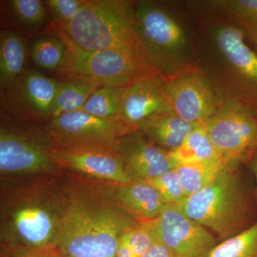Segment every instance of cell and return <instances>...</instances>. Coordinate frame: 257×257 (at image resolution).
Here are the masks:
<instances>
[{"mask_svg":"<svg viewBox=\"0 0 257 257\" xmlns=\"http://www.w3.org/2000/svg\"><path fill=\"white\" fill-rule=\"evenodd\" d=\"M65 208L55 249L63 256L115 257L121 235L140 222L116 204L106 182L62 172Z\"/></svg>","mask_w":257,"mask_h":257,"instance_id":"6da1fadb","label":"cell"},{"mask_svg":"<svg viewBox=\"0 0 257 257\" xmlns=\"http://www.w3.org/2000/svg\"><path fill=\"white\" fill-rule=\"evenodd\" d=\"M66 197L62 172L0 176V241L55 248Z\"/></svg>","mask_w":257,"mask_h":257,"instance_id":"7a4b0ae2","label":"cell"},{"mask_svg":"<svg viewBox=\"0 0 257 257\" xmlns=\"http://www.w3.org/2000/svg\"><path fill=\"white\" fill-rule=\"evenodd\" d=\"M52 26L83 50L119 51L148 61L135 29L131 2L87 0L70 23L54 22Z\"/></svg>","mask_w":257,"mask_h":257,"instance_id":"3957f363","label":"cell"},{"mask_svg":"<svg viewBox=\"0 0 257 257\" xmlns=\"http://www.w3.org/2000/svg\"><path fill=\"white\" fill-rule=\"evenodd\" d=\"M192 220L210 230L218 239H229L253 223L246 191L232 168L178 206Z\"/></svg>","mask_w":257,"mask_h":257,"instance_id":"277c9868","label":"cell"},{"mask_svg":"<svg viewBox=\"0 0 257 257\" xmlns=\"http://www.w3.org/2000/svg\"><path fill=\"white\" fill-rule=\"evenodd\" d=\"M134 23L149 62L163 78L186 71L188 39L181 23L162 5L134 4Z\"/></svg>","mask_w":257,"mask_h":257,"instance_id":"5b68a950","label":"cell"},{"mask_svg":"<svg viewBox=\"0 0 257 257\" xmlns=\"http://www.w3.org/2000/svg\"><path fill=\"white\" fill-rule=\"evenodd\" d=\"M52 147L46 124L2 114L0 176L59 175L62 172L51 155Z\"/></svg>","mask_w":257,"mask_h":257,"instance_id":"8992f818","label":"cell"},{"mask_svg":"<svg viewBox=\"0 0 257 257\" xmlns=\"http://www.w3.org/2000/svg\"><path fill=\"white\" fill-rule=\"evenodd\" d=\"M55 36L62 39L68 54L57 75L62 78L87 79L100 86L128 87L134 83L161 77L148 61L119 51H87L74 44L59 29L52 26Z\"/></svg>","mask_w":257,"mask_h":257,"instance_id":"52a82bcc","label":"cell"},{"mask_svg":"<svg viewBox=\"0 0 257 257\" xmlns=\"http://www.w3.org/2000/svg\"><path fill=\"white\" fill-rule=\"evenodd\" d=\"M204 124L221 156L232 165L248 155L257 136V117L252 107L237 99L221 101Z\"/></svg>","mask_w":257,"mask_h":257,"instance_id":"ba28073f","label":"cell"},{"mask_svg":"<svg viewBox=\"0 0 257 257\" xmlns=\"http://www.w3.org/2000/svg\"><path fill=\"white\" fill-rule=\"evenodd\" d=\"M53 147L118 152L126 134L118 120L102 119L82 110L60 115L46 124Z\"/></svg>","mask_w":257,"mask_h":257,"instance_id":"9c48e42d","label":"cell"},{"mask_svg":"<svg viewBox=\"0 0 257 257\" xmlns=\"http://www.w3.org/2000/svg\"><path fill=\"white\" fill-rule=\"evenodd\" d=\"M59 80L47 77L34 69L25 71L15 84L5 89V107L17 119L46 124L52 120Z\"/></svg>","mask_w":257,"mask_h":257,"instance_id":"30bf717a","label":"cell"},{"mask_svg":"<svg viewBox=\"0 0 257 257\" xmlns=\"http://www.w3.org/2000/svg\"><path fill=\"white\" fill-rule=\"evenodd\" d=\"M152 221L159 241L175 257H209L217 245L209 230L192 220L177 206H167Z\"/></svg>","mask_w":257,"mask_h":257,"instance_id":"8fae6325","label":"cell"},{"mask_svg":"<svg viewBox=\"0 0 257 257\" xmlns=\"http://www.w3.org/2000/svg\"><path fill=\"white\" fill-rule=\"evenodd\" d=\"M162 87L172 110L192 124L205 122L221 102L207 79L192 69L164 78Z\"/></svg>","mask_w":257,"mask_h":257,"instance_id":"7c38bea8","label":"cell"},{"mask_svg":"<svg viewBox=\"0 0 257 257\" xmlns=\"http://www.w3.org/2000/svg\"><path fill=\"white\" fill-rule=\"evenodd\" d=\"M51 155L61 172L109 183L133 182L118 152L52 147Z\"/></svg>","mask_w":257,"mask_h":257,"instance_id":"4fadbf2b","label":"cell"},{"mask_svg":"<svg viewBox=\"0 0 257 257\" xmlns=\"http://www.w3.org/2000/svg\"><path fill=\"white\" fill-rule=\"evenodd\" d=\"M118 152L133 182H148L176 167L170 152L157 146L139 130L125 134L120 140Z\"/></svg>","mask_w":257,"mask_h":257,"instance_id":"5bb4252c","label":"cell"},{"mask_svg":"<svg viewBox=\"0 0 257 257\" xmlns=\"http://www.w3.org/2000/svg\"><path fill=\"white\" fill-rule=\"evenodd\" d=\"M163 79H143L126 88L118 116L126 134L138 131L143 122L157 113L172 110L162 87Z\"/></svg>","mask_w":257,"mask_h":257,"instance_id":"9a60e30c","label":"cell"},{"mask_svg":"<svg viewBox=\"0 0 257 257\" xmlns=\"http://www.w3.org/2000/svg\"><path fill=\"white\" fill-rule=\"evenodd\" d=\"M245 37L238 27L226 25L216 30V43L248 97L257 106V54L246 44Z\"/></svg>","mask_w":257,"mask_h":257,"instance_id":"2e32d148","label":"cell"},{"mask_svg":"<svg viewBox=\"0 0 257 257\" xmlns=\"http://www.w3.org/2000/svg\"><path fill=\"white\" fill-rule=\"evenodd\" d=\"M106 186L116 204L140 221L154 220L168 206L156 189L147 182H106Z\"/></svg>","mask_w":257,"mask_h":257,"instance_id":"e0dca14e","label":"cell"},{"mask_svg":"<svg viewBox=\"0 0 257 257\" xmlns=\"http://www.w3.org/2000/svg\"><path fill=\"white\" fill-rule=\"evenodd\" d=\"M199 124L187 122L173 111L168 110L153 115L138 130L160 148L172 152L183 143Z\"/></svg>","mask_w":257,"mask_h":257,"instance_id":"ac0fdd59","label":"cell"},{"mask_svg":"<svg viewBox=\"0 0 257 257\" xmlns=\"http://www.w3.org/2000/svg\"><path fill=\"white\" fill-rule=\"evenodd\" d=\"M26 46L23 37L13 30L0 35V85L9 89L25 72Z\"/></svg>","mask_w":257,"mask_h":257,"instance_id":"d6986e66","label":"cell"},{"mask_svg":"<svg viewBox=\"0 0 257 257\" xmlns=\"http://www.w3.org/2000/svg\"><path fill=\"white\" fill-rule=\"evenodd\" d=\"M199 5L234 22L257 45V0H213Z\"/></svg>","mask_w":257,"mask_h":257,"instance_id":"ffe728a7","label":"cell"},{"mask_svg":"<svg viewBox=\"0 0 257 257\" xmlns=\"http://www.w3.org/2000/svg\"><path fill=\"white\" fill-rule=\"evenodd\" d=\"M99 87L97 83L84 79L64 77L59 80L52 120L65 113L81 110L88 98Z\"/></svg>","mask_w":257,"mask_h":257,"instance_id":"44dd1931","label":"cell"},{"mask_svg":"<svg viewBox=\"0 0 257 257\" xmlns=\"http://www.w3.org/2000/svg\"><path fill=\"white\" fill-rule=\"evenodd\" d=\"M170 152L176 166L224 160L211 141L204 123L198 125L178 148Z\"/></svg>","mask_w":257,"mask_h":257,"instance_id":"7402d4cb","label":"cell"},{"mask_svg":"<svg viewBox=\"0 0 257 257\" xmlns=\"http://www.w3.org/2000/svg\"><path fill=\"white\" fill-rule=\"evenodd\" d=\"M232 165L225 160H211L177 165L175 170L188 197L207 187Z\"/></svg>","mask_w":257,"mask_h":257,"instance_id":"603a6c76","label":"cell"},{"mask_svg":"<svg viewBox=\"0 0 257 257\" xmlns=\"http://www.w3.org/2000/svg\"><path fill=\"white\" fill-rule=\"evenodd\" d=\"M126 88L101 86L88 98L81 110L102 119L118 120Z\"/></svg>","mask_w":257,"mask_h":257,"instance_id":"cb8c5ba5","label":"cell"},{"mask_svg":"<svg viewBox=\"0 0 257 257\" xmlns=\"http://www.w3.org/2000/svg\"><path fill=\"white\" fill-rule=\"evenodd\" d=\"M67 54L68 48L65 42L55 35L37 38L31 46L34 63L46 70L57 72L63 65Z\"/></svg>","mask_w":257,"mask_h":257,"instance_id":"d4e9b609","label":"cell"},{"mask_svg":"<svg viewBox=\"0 0 257 257\" xmlns=\"http://www.w3.org/2000/svg\"><path fill=\"white\" fill-rule=\"evenodd\" d=\"M209 257H257V221L239 234L218 243Z\"/></svg>","mask_w":257,"mask_h":257,"instance_id":"484cf974","label":"cell"},{"mask_svg":"<svg viewBox=\"0 0 257 257\" xmlns=\"http://www.w3.org/2000/svg\"><path fill=\"white\" fill-rule=\"evenodd\" d=\"M146 182L156 189L168 206L178 207L187 197L175 169Z\"/></svg>","mask_w":257,"mask_h":257,"instance_id":"4316f807","label":"cell"},{"mask_svg":"<svg viewBox=\"0 0 257 257\" xmlns=\"http://www.w3.org/2000/svg\"><path fill=\"white\" fill-rule=\"evenodd\" d=\"M123 236L135 257H141L159 241L152 221H140L124 232Z\"/></svg>","mask_w":257,"mask_h":257,"instance_id":"83f0119b","label":"cell"},{"mask_svg":"<svg viewBox=\"0 0 257 257\" xmlns=\"http://www.w3.org/2000/svg\"><path fill=\"white\" fill-rule=\"evenodd\" d=\"M10 7L20 23L30 28H37L45 23L46 8L40 0H12Z\"/></svg>","mask_w":257,"mask_h":257,"instance_id":"f1b7e54d","label":"cell"},{"mask_svg":"<svg viewBox=\"0 0 257 257\" xmlns=\"http://www.w3.org/2000/svg\"><path fill=\"white\" fill-rule=\"evenodd\" d=\"M87 2V0H48L45 3L55 18V23L66 25L75 18Z\"/></svg>","mask_w":257,"mask_h":257,"instance_id":"f546056e","label":"cell"},{"mask_svg":"<svg viewBox=\"0 0 257 257\" xmlns=\"http://www.w3.org/2000/svg\"><path fill=\"white\" fill-rule=\"evenodd\" d=\"M0 257H62L55 248H37L21 245H0Z\"/></svg>","mask_w":257,"mask_h":257,"instance_id":"4dcf8cb0","label":"cell"},{"mask_svg":"<svg viewBox=\"0 0 257 257\" xmlns=\"http://www.w3.org/2000/svg\"><path fill=\"white\" fill-rule=\"evenodd\" d=\"M141 257H175L170 250L160 241H157Z\"/></svg>","mask_w":257,"mask_h":257,"instance_id":"1f68e13d","label":"cell"},{"mask_svg":"<svg viewBox=\"0 0 257 257\" xmlns=\"http://www.w3.org/2000/svg\"><path fill=\"white\" fill-rule=\"evenodd\" d=\"M115 257H135L123 234L119 240Z\"/></svg>","mask_w":257,"mask_h":257,"instance_id":"d6a6232c","label":"cell"},{"mask_svg":"<svg viewBox=\"0 0 257 257\" xmlns=\"http://www.w3.org/2000/svg\"><path fill=\"white\" fill-rule=\"evenodd\" d=\"M253 158L252 162H251V169L253 175H254L255 179H256L257 184V151L253 155Z\"/></svg>","mask_w":257,"mask_h":257,"instance_id":"836d02e7","label":"cell"},{"mask_svg":"<svg viewBox=\"0 0 257 257\" xmlns=\"http://www.w3.org/2000/svg\"><path fill=\"white\" fill-rule=\"evenodd\" d=\"M257 151V136L256 139H255L254 142H253L252 146H251V149H250L249 153H248V155H253Z\"/></svg>","mask_w":257,"mask_h":257,"instance_id":"e575fe53","label":"cell"},{"mask_svg":"<svg viewBox=\"0 0 257 257\" xmlns=\"http://www.w3.org/2000/svg\"><path fill=\"white\" fill-rule=\"evenodd\" d=\"M62 257H104V256H61Z\"/></svg>","mask_w":257,"mask_h":257,"instance_id":"d590c367","label":"cell"}]
</instances>
